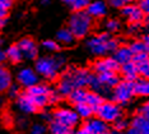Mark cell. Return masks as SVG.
I'll return each mask as SVG.
<instances>
[{
  "mask_svg": "<svg viewBox=\"0 0 149 134\" xmlns=\"http://www.w3.org/2000/svg\"><path fill=\"white\" fill-rule=\"evenodd\" d=\"M92 75L93 74L89 70L84 69V68H77V67L68 68L60 75L56 89L59 91V93L61 96L69 97V95L72 93L74 89L84 88L87 86H89Z\"/></svg>",
  "mask_w": 149,
  "mask_h": 134,
  "instance_id": "1",
  "label": "cell"
},
{
  "mask_svg": "<svg viewBox=\"0 0 149 134\" xmlns=\"http://www.w3.org/2000/svg\"><path fill=\"white\" fill-rule=\"evenodd\" d=\"M65 64V59L59 56H42L36 60V72L45 79H55L60 69Z\"/></svg>",
  "mask_w": 149,
  "mask_h": 134,
  "instance_id": "2",
  "label": "cell"
},
{
  "mask_svg": "<svg viewBox=\"0 0 149 134\" xmlns=\"http://www.w3.org/2000/svg\"><path fill=\"white\" fill-rule=\"evenodd\" d=\"M93 27V18L87 13V10L74 12L69 19V29L75 39H83L91 32Z\"/></svg>",
  "mask_w": 149,
  "mask_h": 134,
  "instance_id": "3",
  "label": "cell"
},
{
  "mask_svg": "<svg viewBox=\"0 0 149 134\" xmlns=\"http://www.w3.org/2000/svg\"><path fill=\"white\" fill-rule=\"evenodd\" d=\"M87 47L94 55H104L112 51L115 53L118 49V41L112 39L108 33H100L87 41Z\"/></svg>",
  "mask_w": 149,
  "mask_h": 134,
  "instance_id": "4",
  "label": "cell"
},
{
  "mask_svg": "<svg viewBox=\"0 0 149 134\" xmlns=\"http://www.w3.org/2000/svg\"><path fill=\"white\" fill-rule=\"evenodd\" d=\"M54 89H51L47 84H36L35 87L29 88L26 91V93L29 96V98L33 101V104L37 106V109L45 107L47 104H50L51 93Z\"/></svg>",
  "mask_w": 149,
  "mask_h": 134,
  "instance_id": "5",
  "label": "cell"
},
{
  "mask_svg": "<svg viewBox=\"0 0 149 134\" xmlns=\"http://www.w3.org/2000/svg\"><path fill=\"white\" fill-rule=\"evenodd\" d=\"M96 115L97 118H100L101 120H103L104 123H115L118 119L123 118V112H121L120 105L116 102H110V101H104L102 105L96 110Z\"/></svg>",
  "mask_w": 149,
  "mask_h": 134,
  "instance_id": "6",
  "label": "cell"
},
{
  "mask_svg": "<svg viewBox=\"0 0 149 134\" xmlns=\"http://www.w3.org/2000/svg\"><path fill=\"white\" fill-rule=\"evenodd\" d=\"M135 96L134 82L121 81L116 87L112 89V98L113 102L118 105H125Z\"/></svg>",
  "mask_w": 149,
  "mask_h": 134,
  "instance_id": "7",
  "label": "cell"
},
{
  "mask_svg": "<svg viewBox=\"0 0 149 134\" xmlns=\"http://www.w3.org/2000/svg\"><path fill=\"white\" fill-rule=\"evenodd\" d=\"M52 120L73 129L79 123V115L75 112V110L68 109V107H59L54 111Z\"/></svg>",
  "mask_w": 149,
  "mask_h": 134,
  "instance_id": "8",
  "label": "cell"
},
{
  "mask_svg": "<svg viewBox=\"0 0 149 134\" xmlns=\"http://www.w3.org/2000/svg\"><path fill=\"white\" fill-rule=\"evenodd\" d=\"M96 74L107 73V72H118L121 65L115 60V58H100L92 65Z\"/></svg>",
  "mask_w": 149,
  "mask_h": 134,
  "instance_id": "9",
  "label": "cell"
},
{
  "mask_svg": "<svg viewBox=\"0 0 149 134\" xmlns=\"http://www.w3.org/2000/svg\"><path fill=\"white\" fill-rule=\"evenodd\" d=\"M17 81L19 82L21 86L29 89L35 87L36 84H38V74L31 68H22L17 74Z\"/></svg>",
  "mask_w": 149,
  "mask_h": 134,
  "instance_id": "10",
  "label": "cell"
},
{
  "mask_svg": "<svg viewBox=\"0 0 149 134\" xmlns=\"http://www.w3.org/2000/svg\"><path fill=\"white\" fill-rule=\"evenodd\" d=\"M123 14L129 20V23H141L144 19V12L139 5L127 4L123 8Z\"/></svg>",
  "mask_w": 149,
  "mask_h": 134,
  "instance_id": "11",
  "label": "cell"
},
{
  "mask_svg": "<svg viewBox=\"0 0 149 134\" xmlns=\"http://www.w3.org/2000/svg\"><path fill=\"white\" fill-rule=\"evenodd\" d=\"M17 45L19 46V49L23 54V58H26V59H35L37 54H38V47H37L36 42L29 37L22 39Z\"/></svg>",
  "mask_w": 149,
  "mask_h": 134,
  "instance_id": "12",
  "label": "cell"
},
{
  "mask_svg": "<svg viewBox=\"0 0 149 134\" xmlns=\"http://www.w3.org/2000/svg\"><path fill=\"white\" fill-rule=\"evenodd\" d=\"M113 58L120 65H124V64H127V63H130V61H133L134 53L131 51L130 46H127V45H121V46H118V49L115 51Z\"/></svg>",
  "mask_w": 149,
  "mask_h": 134,
  "instance_id": "13",
  "label": "cell"
},
{
  "mask_svg": "<svg viewBox=\"0 0 149 134\" xmlns=\"http://www.w3.org/2000/svg\"><path fill=\"white\" fill-rule=\"evenodd\" d=\"M17 107L21 110L22 112H24V114H33V112H36L38 110L26 92L19 95V97L17 98Z\"/></svg>",
  "mask_w": 149,
  "mask_h": 134,
  "instance_id": "14",
  "label": "cell"
},
{
  "mask_svg": "<svg viewBox=\"0 0 149 134\" xmlns=\"http://www.w3.org/2000/svg\"><path fill=\"white\" fill-rule=\"evenodd\" d=\"M96 75L98 77L101 83L107 89H113L121 82L117 72H107V73H101V74H96Z\"/></svg>",
  "mask_w": 149,
  "mask_h": 134,
  "instance_id": "15",
  "label": "cell"
},
{
  "mask_svg": "<svg viewBox=\"0 0 149 134\" xmlns=\"http://www.w3.org/2000/svg\"><path fill=\"white\" fill-rule=\"evenodd\" d=\"M120 72L124 77V81H129V82H135L139 79V72H138V67L134 61H130L127 64L121 65Z\"/></svg>",
  "mask_w": 149,
  "mask_h": 134,
  "instance_id": "16",
  "label": "cell"
},
{
  "mask_svg": "<svg viewBox=\"0 0 149 134\" xmlns=\"http://www.w3.org/2000/svg\"><path fill=\"white\" fill-rule=\"evenodd\" d=\"M84 126L92 132L93 134H102L104 132H107L108 128H107V123H104L103 120H101L100 118H91L86 121Z\"/></svg>",
  "mask_w": 149,
  "mask_h": 134,
  "instance_id": "17",
  "label": "cell"
},
{
  "mask_svg": "<svg viewBox=\"0 0 149 134\" xmlns=\"http://www.w3.org/2000/svg\"><path fill=\"white\" fill-rule=\"evenodd\" d=\"M107 12V6L103 1L101 0H96V1H92L89 4V6L87 8V13L89 14L92 18H101L106 14Z\"/></svg>",
  "mask_w": 149,
  "mask_h": 134,
  "instance_id": "18",
  "label": "cell"
},
{
  "mask_svg": "<svg viewBox=\"0 0 149 134\" xmlns=\"http://www.w3.org/2000/svg\"><path fill=\"white\" fill-rule=\"evenodd\" d=\"M131 126L136 129L139 134H149V120H147L140 114L134 116V119L131 120Z\"/></svg>",
  "mask_w": 149,
  "mask_h": 134,
  "instance_id": "19",
  "label": "cell"
},
{
  "mask_svg": "<svg viewBox=\"0 0 149 134\" xmlns=\"http://www.w3.org/2000/svg\"><path fill=\"white\" fill-rule=\"evenodd\" d=\"M12 74L5 67L0 65V92L9 91L12 87Z\"/></svg>",
  "mask_w": 149,
  "mask_h": 134,
  "instance_id": "20",
  "label": "cell"
},
{
  "mask_svg": "<svg viewBox=\"0 0 149 134\" xmlns=\"http://www.w3.org/2000/svg\"><path fill=\"white\" fill-rule=\"evenodd\" d=\"M134 89H135V96L148 97L149 96V79L139 78L138 81L134 82Z\"/></svg>",
  "mask_w": 149,
  "mask_h": 134,
  "instance_id": "21",
  "label": "cell"
},
{
  "mask_svg": "<svg viewBox=\"0 0 149 134\" xmlns=\"http://www.w3.org/2000/svg\"><path fill=\"white\" fill-rule=\"evenodd\" d=\"M87 95H88V91L84 88H78V89H74L72 93L69 95V100L70 102L74 105H78V104H86L87 101Z\"/></svg>",
  "mask_w": 149,
  "mask_h": 134,
  "instance_id": "22",
  "label": "cell"
},
{
  "mask_svg": "<svg viewBox=\"0 0 149 134\" xmlns=\"http://www.w3.org/2000/svg\"><path fill=\"white\" fill-rule=\"evenodd\" d=\"M103 98H102V96H101L100 93H97V92H94V91H88V95H87V101H86V104H88L91 106V107H93L94 109V111L100 107L101 105L103 104Z\"/></svg>",
  "mask_w": 149,
  "mask_h": 134,
  "instance_id": "23",
  "label": "cell"
},
{
  "mask_svg": "<svg viewBox=\"0 0 149 134\" xmlns=\"http://www.w3.org/2000/svg\"><path fill=\"white\" fill-rule=\"evenodd\" d=\"M6 59L10 60L12 63H19L23 59V54L18 45H12L6 50Z\"/></svg>",
  "mask_w": 149,
  "mask_h": 134,
  "instance_id": "24",
  "label": "cell"
},
{
  "mask_svg": "<svg viewBox=\"0 0 149 134\" xmlns=\"http://www.w3.org/2000/svg\"><path fill=\"white\" fill-rule=\"evenodd\" d=\"M75 112L79 115V118L82 119H91L93 114H96L93 107H91L88 104H78L75 105Z\"/></svg>",
  "mask_w": 149,
  "mask_h": 134,
  "instance_id": "25",
  "label": "cell"
},
{
  "mask_svg": "<svg viewBox=\"0 0 149 134\" xmlns=\"http://www.w3.org/2000/svg\"><path fill=\"white\" fill-rule=\"evenodd\" d=\"M56 37H57L59 43H63V45H72L74 42V40H75V37H74V35L69 28L60 29L59 32H57Z\"/></svg>",
  "mask_w": 149,
  "mask_h": 134,
  "instance_id": "26",
  "label": "cell"
},
{
  "mask_svg": "<svg viewBox=\"0 0 149 134\" xmlns=\"http://www.w3.org/2000/svg\"><path fill=\"white\" fill-rule=\"evenodd\" d=\"M49 130H50V134H73L72 133L73 129L60 124V123L55 121V120H51V121H50Z\"/></svg>",
  "mask_w": 149,
  "mask_h": 134,
  "instance_id": "27",
  "label": "cell"
},
{
  "mask_svg": "<svg viewBox=\"0 0 149 134\" xmlns=\"http://www.w3.org/2000/svg\"><path fill=\"white\" fill-rule=\"evenodd\" d=\"M129 46H130V49L134 53V55L141 54V53H148L147 45H145V42L143 40H141V41H134V42H131Z\"/></svg>",
  "mask_w": 149,
  "mask_h": 134,
  "instance_id": "28",
  "label": "cell"
},
{
  "mask_svg": "<svg viewBox=\"0 0 149 134\" xmlns=\"http://www.w3.org/2000/svg\"><path fill=\"white\" fill-rule=\"evenodd\" d=\"M138 67V72L139 75L141 78H145V79H149V59L140 61V63H135Z\"/></svg>",
  "mask_w": 149,
  "mask_h": 134,
  "instance_id": "29",
  "label": "cell"
},
{
  "mask_svg": "<svg viewBox=\"0 0 149 134\" xmlns=\"http://www.w3.org/2000/svg\"><path fill=\"white\" fill-rule=\"evenodd\" d=\"M129 126H130L129 121H127L126 119H124V118L118 119L117 121H115V123H113V128H115V130H116V132H120V133L126 132V130L129 129Z\"/></svg>",
  "mask_w": 149,
  "mask_h": 134,
  "instance_id": "30",
  "label": "cell"
},
{
  "mask_svg": "<svg viewBox=\"0 0 149 134\" xmlns=\"http://www.w3.org/2000/svg\"><path fill=\"white\" fill-rule=\"evenodd\" d=\"M42 47L45 49L46 51H51V53H55V51H59L60 49V45L59 42L56 41H52V40H46L42 42Z\"/></svg>",
  "mask_w": 149,
  "mask_h": 134,
  "instance_id": "31",
  "label": "cell"
},
{
  "mask_svg": "<svg viewBox=\"0 0 149 134\" xmlns=\"http://www.w3.org/2000/svg\"><path fill=\"white\" fill-rule=\"evenodd\" d=\"M12 0H0V18H5L10 8Z\"/></svg>",
  "mask_w": 149,
  "mask_h": 134,
  "instance_id": "32",
  "label": "cell"
},
{
  "mask_svg": "<svg viewBox=\"0 0 149 134\" xmlns=\"http://www.w3.org/2000/svg\"><path fill=\"white\" fill-rule=\"evenodd\" d=\"M91 3H92L91 0H77V1L73 4L72 8L75 10V12H80V10L87 9L88 6H89Z\"/></svg>",
  "mask_w": 149,
  "mask_h": 134,
  "instance_id": "33",
  "label": "cell"
},
{
  "mask_svg": "<svg viewBox=\"0 0 149 134\" xmlns=\"http://www.w3.org/2000/svg\"><path fill=\"white\" fill-rule=\"evenodd\" d=\"M106 28L110 31V32H116V31H118V28H120V22H118L117 19H110V20H107Z\"/></svg>",
  "mask_w": 149,
  "mask_h": 134,
  "instance_id": "34",
  "label": "cell"
},
{
  "mask_svg": "<svg viewBox=\"0 0 149 134\" xmlns=\"http://www.w3.org/2000/svg\"><path fill=\"white\" fill-rule=\"evenodd\" d=\"M131 1H133V0H107L108 4L115 6V8H124V6H126L127 4H130Z\"/></svg>",
  "mask_w": 149,
  "mask_h": 134,
  "instance_id": "35",
  "label": "cell"
},
{
  "mask_svg": "<svg viewBox=\"0 0 149 134\" xmlns=\"http://www.w3.org/2000/svg\"><path fill=\"white\" fill-rule=\"evenodd\" d=\"M46 128L42 124H35L31 126V134H45Z\"/></svg>",
  "mask_w": 149,
  "mask_h": 134,
  "instance_id": "36",
  "label": "cell"
},
{
  "mask_svg": "<svg viewBox=\"0 0 149 134\" xmlns=\"http://www.w3.org/2000/svg\"><path fill=\"white\" fill-rule=\"evenodd\" d=\"M139 6L144 12V14L149 15V0H139Z\"/></svg>",
  "mask_w": 149,
  "mask_h": 134,
  "instance_id": "37",
  "label": "cell"
},
{
  "mask_svg": "<svg viewBox=\"0 0 149 134\" xmlns=\"http://www.w3.org/2000/svg\"><path fill=\"white\" fill-rule=\"evenodd\" d=\"M9 96L10 97H19V89H18V86H12L10 88H9Z\"/></svg>",
  "mask_w": 149,
  "mask_h": 134,
  "instance_id": "38",
  "label": "cell"
},
{
  "mask_svg": "<svg viewBox=\"0 0 149 134\" xmlns=\"http://www.w3.org/2000/svg\"><path fill=\"white\" fill-rule=\"evenodd\" d=\"M140 27H141V23H130L129 29H130L131 32H136V31L140 29Z\"/></svg>",
  "mask_w": 149,
  "mask_h": 134,
  "instance_id": "39",
  "label": "cell"
},
{
  "mask_svg": "<svg viewBox=\"0 0 149 134\" xmlns=\"http://www.w3.org/2000/svg\"><path fill=\"white\" fill-rule=\"evenodd\" d=\"M139 114L143 115L147 120H149V109H147V107H144V106H143V107L139 110Z\"/></svg>",
  "mask_w": 149,
  "mask_h": 134,
  "instance_id": "40",
  "label": "cell"
},
{
  "mask_svg": "<svg viewBox=\"0 0 149 134\" xmlns=\"http://www.w3.org/2000/svg\"><path fill=\"white\" fill-rule=\"evenodd\" d=\"M74 134H93V133H92V132H89V130H88V129L86 128V126L83 125L82 128H79V129H78Z\"/></svg>",
  "mask_w": 149,
  "mask_h": 134,
  "instance_id": "41",
  "label": "cell"
},
{
  "mask_svg": "<svg viewBox=\"0 0 149 134\" xmlns=\"http://www.w3.org/2000/svg\"><path fill=\"white\" fill-rule=\"evenodd\" d=\"M6 60V51H4L0 47V65H1L4 61Z\"/></svg>",
  "mask_w": 149,
  "mask_h": 134,
  "instance_id": "42",
  "label": "cell"
},
{
  "mask_svg": "<svg viewBox=\"0 0 149 134\" xmlns=\"http://www.w3.org/2000/svg\"><path fill=\"white\" fill-rule=\"evenodd\" d=\"M125 134H139V132L136 129H134L133 126H130V128H129L126 132H125Z\"/></svg>",
  "mask_w": 149,
  "mask_h": 134,
  "instance_id": "43",
  "label": "cell"
},
{
  "mask_svg": "<svg viewBox=\"0 0 149 134\" xmlns=\"http://www.w3.org/2000/svg\"><path fill=\"white\" fill-rule=\"evenodd\" d=\"M143 41L145 42V45H147V49H148V53H149V35L144 36V37H143Z\"/></svg>",
  "mask_w": 149,
  "mask_h": 134,
  "instance_id": "44",
  "label": "cell"
},
{
  "mask_svg": "<svg viewBox=\"0 0 149 134\" xmlns=\"http://www.w3.org/2000/svg\"><path fill=\"white\" fill-rule=\"evenodd\" d=\"M63 1L65 3V4H68V5H69L70 8H72V6H73V4H74V3L77 1V0H63Z\"/></svg>",
  "mask_w": 149,
  "mask_h": 134,
  "instance_id": "45",
  "label": "cell"
},
{
  "mask_svg": "<svg viewBox=\"0 0 149 134\" xmlns=\"http://www.w3.org/2000/svg\"><path fill=\"white\" fill-rule=\"evenodd\" d=\"M5 22H6L5 18H0V28H3L5 26Z\"/></svg>",
  "mask_w": 149,
  "mask_h": 134,
  "instance_id": "46",
  "label": "cell"
},
{
  "mask_svg": "<svg viewBox=\"0 0 149 134\" xmlns=\"http://www.w3.org/2000/svg\"><path fill=\"white\" fill-rule=\"evenodd\" d=\"M41 3H42L43 5H47V4L50 3V0H41Z\"/></svg>",
  "mask_w": 149,
  "mask_h": 134,
  "instance_id": "47",
  "label": "cell"
},
{
  "mask_svg": "<svg viewBox=\"0 0 149 134\" xmlns=\"http://www.w3.org/2000/svg\"><path fill=\"white\" fill-rule=\"evenodd\" d=\"M102 134H113V132H110V130H107V132H104Z\"/></svg>",
  "mask_w": 149,
  "mask_h": 134,
  "instance_id": "48",
  "label": "cell"
},
{
  "mask_svg": "<svg viewBox=\"0 0 149 134\" xmlns=\"http://www.w3.org/2000/svg\"><path fill=\"white\" fill-rule=\"evenodd\" d=\"M144 107H147V109H149V101H148V102H147V104H145V105H144Z\"/></svg>",
  "mask_w": 149,
  "mask_h": 134,
  "instance_id": "49",
  "label": "cell"
},
{
  "mask_svg": "<svg viewBox=\"0 0 149 134\" xmlns=\"http://www.w3.org/2000/svg\"><path fill=\"white\" fill-rule=\"evenodd\" d=\"M147 23H148V26H149V18H148V20H147Z\"/></svg>",
  "mask_w": 149,
  "mask_h": 134,
  "instance_id": "50",
  "label": "cell"
},
{
  "mask_svg": "<svg viewBox=\"0 0 149 134\" xmlns=\"http://www.w3.org/2000/svg\"><path fill=\"white\" fill-rule=\"evenodd\" d=\"M0 45H1V39H0Z\"/></svg>",
  "mask_w": 149,
  "mask_h": 134,
  "instance_id": "51",
  "label": "cell"
}]
</instances>
